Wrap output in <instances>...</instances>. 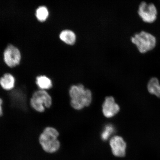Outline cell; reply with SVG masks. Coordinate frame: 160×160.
Listing matches in <instances>:
<instances>
[{
	"mask_svg": "<svg viewBox=\"0 0 160 160\" xmlns=\"http://www.w3.org/2000/svg\"><path fill=\"white\" fill-rule=\"evenodd\" d=\"M138 14L140 18L145 22H153L157 18V10L153 3H148L142 1L138 8Z\"/></svg>",
	"mask_w": 160,
	"mask_h": 160,
	"instance_id": "obj_5",
	"label": "cell"
},
{
	"mask_svg": "<svg viewBox=\"0 0 160 160\" xmlns=\"http://www.w3.org/2000/svg\"><path fill=\"white\" fill-rule=\"evenodd\" d=\"M115 132V128L112 125L109 124L106 125L101 134V139L103 141H107Z\"/></svg>",
	"mask_w": 160,
	"mask_h": 160,
	"instance_id": "obj_13",
	"label": "cell"
},
{
	"mask_svg": "<svg viewBox=\"0 0 160 160\" xmlns=\"http://www.w3.org/2000/svg\"><path fill=\"white\" fill-rule=\"evenodd\" d=\"M147 89L151 94L160 98V84L157 78L153 77L149 80L148 83Z\"/></svg>",
	"mask_w": 160,
	"mask_h": 160,
	"instance_id": "obj_11",
	"label": "cell"
},
{
	"mask_svg": "<svg viewBox=\"0 0 160 160\" xmlns=\"http://www.w3.org/2000/svg\"><path fill=\"white\" fill-rule=\"evenodd\" d=\"M30 105L38 113H43L45 108L48 109L52 105L51 95L45 90L39 89L34 92L30 99Z\"/></svg>",
	"mask_w": 160,
	"mask_h": 160,
	"instance_id": "obj_4",
	"label": "cell"
},
{
	"mask_svg": "<svg viewBox=\"0 0 160 160\" xmlns=\"http://www.w3.org/2000/svg\"><path fill=\"white\" fill-rule=\"evenodd\" d=\"M102 108L104 116L108 118L113 117L117 115L120 109L119 105L116 102L115 99L112 97H108L105 98Z\"/></svg>",
	"mask_w": 160,
	"mask_h": 160,
	"instance_id": "obj_8",
	"label": "cell"
},
{
	"mask_svg": "<svg viewBox=\"0 0 160 160\" xmlns=\"http://www.w3.org/2000/svg\"><path fill=\"white\" fill-rule=\"evenodd\" d=\"M59 137V132L57 129L49 126L45 128L40 134L39 143L46 152L55 153L59 149L61 146Z\"/></svg>",
	"mask_w": 160,
	"mask_h": 160,
	"instance_id": "obj_2",
	"label": "cell"
},
{
	"mask_svg": "<svg viewBox=\"0 0 160 160\" xmlns=\"http://www.w3.org/2000/svg\"><path fill=\"white\" fill-rule=\"evenodd\" d=\"M0 84L4 90L10 91L15 87V78L11 73H5L0 79Z\"/></svg>",
	"mask_w": 160,
	"mask_h": 160,
	"instance_id": "obj_9",
	"label": "cell"
},
{
	"mask_svg": "<svg viewBox=\"0 0 160 160\" xmlns=\"http://www.w3.org/2000/svg\"><path fill=\"white\" fill-rule=\"evenodd\" d=\"M47 8L45 6H40L36 10L35 15L37 19L40 21H45L48 15Z\"/></svg>",
	"mask_w": 160,
	"mask_h": 160,
	"instance_id": "obj_14",
	"label": "cell"
},
{
	"mask_svg": "<svg viewBox=\"0 0 160 160\" xmlns=\"http://www.w3.org/2000/svg\"><path fill=\"white\" fill-rule=\"evenodd\" d=\"M131 40L138 51L142 53H145L154 48L157 43V39L155 36L144 31L135 34L131 37Z\"/></svg>",
	"mask_w": 160,
	"mask_h": 160,
	"instance_id": "obj_3",
	"label": "cell"
},
{
	"mask_svg": "<svg viewBox=\"0 0 160 160\" xmlns=\"http://www.w3.org/2000/svg\"><path fill=\"white\" fill-rule=\"evenodd\" d=\"M70 104L73 109H82L91 105L92 101V92L86 89L82 84L72 85L69 90Z\"/></svg>",
	"mask_w": 160,
	"mask_h": 160,
	"instance_id": "obj_1",
	"label": "cell"
},
{
	"mask_svg": "<svg viewBox=\"0 0 160 160\" xmlns=\"http://www.w3.org/2000/svg\"><path fill=\"white\" fill-rule=\"evenodd\" d=\"M59 36L62 41L69 45L74 44L77 39L74 32L70 29L63 30L60 32Z\"/></svg>",
	"mask_w": 160,
	"mask_h": 160,
	"instance_id": "obj_10",
	"label": "cell"
},
{
	"mask_svg": "<svg viewBox=\"0 0 160 160\" xmlns=\"http://www.w3.org/2000/svg\"><path fill=\"white\" fill-rule=\"evenodd\" d=\"M109 145L112 153L115 157H125L127 145L122 138L118 135L113 136L110 139Z\"/></svg>",
	"mask_w": 160,
	"mask_h": 160,
	"instance_id": "obj_7",
	"label": "cell"
},
{
	"mask_svg": "<svg viewBox=\"0 0 160 160\" xmlns=\"http://www.w3.org/2000/svg\"><path fill=\"white\" fill-rule=\"evenodd\" d=\"M3 56L5 63L10 67H15L18 64L21 58L19 49L11 44L8 45L5 48Z\"/></svg>",
	"mask_w": 160,
	"mask_h": 160,
	"instance_id": "obj_6",
	"label": "cell"
},
{
	"mask_svg": "<svg viewBox=\"0 0 160 160\" xmlns=\"http://www.w3.org/2000/svg\"><path fill=\"white\" fill-rule=\"evenodd\" d=\"M36 83L41 90L49 89L52 87L51 79L45 75L37 76L36 78Z\"/></svg>",
	"mask_w": 160,
	"mask_h": 160,
	"instance_id": "obj_12",
	"label": "cell"
}]
</instances>
